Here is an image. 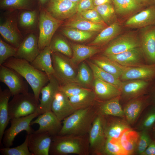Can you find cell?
I'll return each mask as SVG.
<instances>
[{
    "label": "cell",
    "instance_id": "1",
    "mask_svg": "<svg viewBox=\"0 0 155 155\" xmlns=\"http://www.w3.org/2000/svg\"><path fill=\"white\" fill-rule=\"evenodd\" d=\"M98 113L96 104L76 110L63 120L62 128L58 135L83 136L88 134Z\"/></svg>",
    "mask_w": 155,
    "mask_h": 155
},
{
    "label": "cell",
    "instance_id": "2",
    "mask_svg": "<svg viewBox=\"0 0 155 155\" xmlns=\"http://www.w3.org/2000/svg\"><path fill=\"white\" fill-rule=\"evenodd\" d=\"M3 65L15 70L24 78L30 86L36 99L39 102L41 90L49 81L48 75L35 68L28 61L14 57L8 59Z\"/></svg>",
    "mask_w": 155,
    "mask_h": 155
},
{
    "label": "cell",
    "instance_id": "3",
    "mask_svg": "<svg viewBox=\"0 0 155 155\" xmlns=\"http://www.w3.org/2000/svg\"><path fill=\"white\" fill-rule=\"evenodd\" d=\"M49 154L51 155H88L90 154L88 134L52 136Z\"/></svg>",
    "mask_w": 155,
    "mask_h": 155
},
{
    "label": "cell",
    "instance_id": "4",
    "mask_svg": "<svg viewBox=\"0 0 155 155\" xmlns=\"http://www.w3.org/2000/svg\"><path fill=\"white\" fill-rule=\"evenodd\" d=\"M13 97L8 104L10 120L27 116L37 112L39 102L37 101L33 93L28 92Z\"/></svg>",
    "mask_w": 155,
    "mask_h": 155
},
{
    "label": "cell",
    "instance_id": "5",
    "mask_svg": "<svg viewBox=\"0 0 155 155\" xmlns=\"http://www.w3.org/2000/svg\"><path fill=\"white\" fill-rule=\"evenodd\" d=\"M62 23V21L54 18L45 8L41 7L38 17L39 35L38 38L40 51L49 46L54 34Z\"/></svg>",
    "mask_w": 155,
    "mask_h": 155
},
{
    "label": "cell",
    "instance_id": "6",
    "mask_svg": "<svg viewBox=\"0 0 155 155\" xmlns=\"http://www.w3.org/2000/svg\"><path fill=\"white\" fill-rule=\"evenodd\" d=\"M51 57L54 70V75L60 85L75 82L77 73L75 66L71 63L70 59L57 52H53Z\"/></svg>",
    "mask_w": 155,
    "mask_h": 155
},
{
    "label": "cell",
    "instance_id": "7",
    "mask_svg": "<svg viewBox=\"0 0 155 155\" xmlns=\"http://www.w3.org/2000/svg\"><path fill=\"white\" fill-rule=\"evenodd\" d=\"M39 115L36 112L27 116L11 119V125L5 130L2 138V142L4 147H9L11 146L16 137L23 131H26L27 134L33 133L34 131L31 127V123Z\"/></svg>",
    "mask_w": 155,
    "mask_h": 155
},
{
    "label": "cell",
    "instance_id": "8",
    "mask_svg": "<svg viewBox=\"0 0 155 155\" xmlns=\"http://www.w3.org/2000/svg\"><path fill=\"white\" fill-rule=\"evenodd\" d=\"M88 134L90 154L92 155L102 154L106 140L102 115L98 113Z\"/></svg>",
    "mask_w": 155,
    "mask_h": 155
},
{
    "label": "cell",
    "instance_id": "9",
    "mask_svg": "<svg viewBox=\"0 0 155 155\" xmlns=\"http://www.w3.org/2000/svg\"><path fill=\"white\" fill-rule=\"evenodd\" d=\"M15 70L2 65H0V81L8 87L11 96L28 92V83Z\"/></svg>",
    "mask_w": 155,
    "mask_h": 155
},
{
    "label": "cell",
    "instance_id": "10",
    "mask_svg": "<svg viewBox=\"0 0 155 155\" xmlns=\"http://www.w3.org/2000/svg\"><path fill=\"white\" fill-rule=\"evenodd\" d=\"M78 3L70 0H50L45 9L53 17L62 21L78 13Z\"/></svg>",
    "mask_w": 155,
    "mask_h": 155
},
{
    "label": "cell",
    "instance_id": "11",
    "mask_svg": "<svg viewBox=\"0 0 155 155\" xmlns=\"http://www.w3.org/2000/svg\"><path fill=\"white\" fill-rule=\"evenodd\" d=\"M52 136L46 132L35 131L28 134L29 149L33 155H49Z\"/></svg>",
    "mask_w": 155,
    "mask_h": 155
},
{
    "label": "cell",
    "instance_id": "12",
    "mask_svg": "<svg viewBox=\"0 0 155 155\" xmlns=\"http://www.w3.org/2000/svg\"><path fill=\"white\" fill-rule=\"evenodd\" d=\"M0 33L7 43L16 48L24 39L18 28L16 19L12 17H8L1 22Z\"/></svg>",
    "mask_w": 155,
    "mask_h": 155
},
{
    "label": "cell",
    "instance_id": "13",
    "mask_svg": "<svg viewBox=\"0 0 155 155\" xmlns=\"http://www.w3.org/2000/svg\"><path fill=\"white\" fill-rule=\"evenodd\" d=\"M48 83L42 89L41 98L39 99L37 112L40 115L51 111L53 102L56 92L59 89L60 84L54 75L49 77Z\"/></svg>",
    "mask_w": 155,
    "mask_h": 155
},
{
    "label": "cell",
    "instance_id": "14",
    "mask_svg": "<svg viewBox=\"0 0 155 155\" xmlns=\"http://www.w3.org/2000/svg\"><path fill=\"white\" fill-rule=\"evenodd\" d=\"M35 124L39 125L35 132L47 133L52 136L58 135L62 126L61 121L51 111L38 115L37 119L31 121L30 125Z\"/></svg>",
    "mask_w": 155,
    "mask_h": 155
},
{
    "label": "cell",
    "instance_id": "15",
    "mask_svg": "<svg viewBox=\"0 0 155 155\" xmlns=\"http://www.w3.org/2000/svg\"><path fill=\"white\" fill-rule=\"evenodd\" d=\"M141 42L135 36L126 34L120 36L111 43L104 52V56L118 54L140 47Z\"/></svg>",
    "mask_w": 155,
    "mask_h": 155
},
{
    "label": "cell",
    "instance_id": "16",
    "mask_svg": "<svg viewBox=\"0 0 155 155\" xmlns=\"http://www.w3.org/2000/svg\"><path fill=\"white\" fill-rule=\"evenodd\" d=\"M40 52L38 38L34 34L31 33L24 38L17 48L14 57L24 59L30 63Z\"/></svg>",
    "mask_w": 155,
    "mask_h": 155
},
{
    "label": "cell",
    "instance_id": "17",
    "mask_svg": "<svg viewBox=\"0 0 155 155\" xmlns=\"http://www.w3.org/2000/svg\"><path fill=\"white\" fill-rule=\"evenodd\" d=\"M144 55L142 48L140 47L106 56L122 66L135 67L144 65L142 64L143 62Z\"/></svg>",
    "mask_w": 155,
    "mask_h": 155
},
{
    "label": "cell",
    "instance_id": "18",
    "mask_svg": "<svg viewBox=\"0 0 155 155\" xmlns=\"http://www.w3.org/2000/svg\"><path fill=\"white\" fill-rule=\"evenodd\" d=\"M155 78V64L144 65L135 67H125L120 78L123 80H152Z\"/></svg>",
    "mask_w": 155,
    "mask_h": 155
},
{
    "label": "cell",
    "instance_id": "19",
    "mask_svg": "<svg viewBox=\"0 0 155 155\" xmlns=\"http://www.w3.org/2000/svg\"><path fill=\"white\" fill-rule=\"evenodd\" d=\"M151 105L149 96L142 99L135 98L130 100L123 109L125 121L129 125L133 124L145 108Z\"/></svg>",
    "mask_w": 155,
    "mask_h": 155
},
{
    "label": "cell",
    "instance_id": "20",
    "mask_svg": "<svg viewBox=\"0 0 155 155\" xmlns=\"http://www.w3.org/2000/svg\"><path fill=\"white\" fill-rule=\"evenodd\" d=\"M103 116L106 138L119 139L124 131L131 129L125 120L119 118V117L110 115Z\"/></svg>",
    "mask_w": 155,
    "mask_h": 155
},
{
    "label": "cell",
    "instance_id": "21",
    "mask_svg": "<svg viewBox=\"0 0 155 155\" xmlns=\"http://www.w3.org/2000/svg\"><path fill=\"white\" fill-rule=\"evenodd\" d=\"M51 111L61 121L76 110L71 103L68 97L59 88L53 99Z\"/></svg>",
    "mask_w": 155,
    "mask_h": 155
},
{
    "label": "cell",
    "instance_id": "22",
    "mask_svg": "<svg viewBox=\"0 0 155 155\" xmlns=\"http://www.w3.org/2000/svg\"><path fill=\"white\" fill-rule=\"evenodd\" d=\"M92 88L96 99L103 101L108 100L121 94V90L114 85L94 77Z\"/></svg>",
    "mask_w": 155,
    "mask_h": 155
},
{
    "label": "cell",
    "instance_id": "23",
    "mask_svg": "<svg viewBox=\"0 0 155 155\" xmlns=\"http://www.w3.org/2000/svg\"><path fill=\"white\" fill-rule=\"evenodd\" d=\"M135 80L122 83L121 95L125 99L131 100L137 98L142 93L147 92L150 86V81H152Z\"/></svg>",
    "mask_w": 155,
    "mask_h": 155
},
{
    "label": "cell",
    "instance_id": "24",
    "mask_svg": "<svg viewBox=\"0 0 155 155\" xmlns=\"http://www.w3.org/2000/svg\"><path fill=\"white\" fill-rule=\"evenodd\" d=\"M141 45L144 55L150 64H155V27L147 28L142 34Z\"/></svg>",
    "mask_w": 155,
    "mask_h": 155
},
{
    "label": "cell",
    "instance_id": "25",
    "mask_svg": "<svg viewBox=\"0 0 155 155\" xmlns=\"http://www.w3.org/2000/svg\"><path fill=\"white\" fill-rule=\"evenodd\" d=\"M155 24V7H151L131 17L127 21L126 26L140 28Z\"/></svg>",
    "mask_w": 155,
    "mask_h": 155
},
{
    "label": "cell",
    "instance_id": "26",
    "mask_svg": "<svg viewBox=\"0 0 155 155\" xmlns=\"http://www.w3.org/2000/svg\"><path fill=\"white\" fill-rule=\"evenodd\" d=\"M75 15L64 24V27L95 32L101 31L105 28V25L91 22L84 18L80 13H77V15Z\"/></svg>",
    "mask_w": 155,
    "mask_h": 155
},
{
    "label": "cell",
    "instance_id": "27",
    "mask_svg": "<svg viewBox=\"0 0 155 155\" xmlns=\"http://www.w3.org/2000/svg\"><path fill=\"white\" fill-rule=\"evenodd\" d=\"M53 52L49 46L40 51L35 59L30 63L38 70L45 72L49 77L54 75L51 54Z\"/></svg>",
    "mask_w": 155,
    "mask_h": 155
},
{
    "label": "cell",
    "instance_id": "28",
    "mask_svg": "<svg viewBox=\"0 0 155 155\" xmlns=\"http://www.w3.org/2000/svg\"><path fill=\"white\" fill-rule=\"evenodd\" d=\"M11 96L9 89H0V145L5 129L10 119L8 109L9 100Z\"/></svg>",
    "mask_w": 155,
    "mask_h": 155
},
{
    "label": "cell",
    "instance_id": "29",
    "mask_svg": "<svg viewBox=\"0 0 155 155\" xmlns=\"http://www.w3.org/2000/svg\"><path fill=\"white\" fill-rule=\"evenodd\" d=\"M71 48L73 52L72 57L70 58L71 63L75 66L87 59L93 56L100 51L96 46H86L72 44Z\"/></svg>",
    "mask_w": 155,
    "mask_h": 155
},
{
    "label": "cell",
    "instance_id": "30",
    "mask_svg": "<svg viewBox=\"0 0 155 155\" xmlns=\"http://www.w3.org/2000/svg\"><path fill=\"white\" fill-rule=\"evenodd\" d=\"M120 96L96 104L98 113L103 115L125 118L123 109L119 102Z\"/></svg>",
    "mask_w": 155,
    "mask_h": 155
},
{
    "label": "cell",
    "instance_id": "31",
    "mask_svg": "<svg viewBox=\"0 0 155 155\" xmlns=\"http://www.w3.org/2000/svg\"><path fill=\"white\" fill-rule=\"evenodd\" d=\"M69 98L71 103L76 110L93 106L96 104V100L94 91L90 89Z\"/></svg>",
    "mask_w": 155,
    "mask_h": 155
},
{
    "label": "cell",
    "instance_id": "32",
    "mask_svg": "<svg viewBox=\"0 0 155 155\" xmlns=\"http://www.w3.org/2000/svg\"><path fill=\"white\" fill-rule=\"evenodd\" d=\"M91 61L102 69L119 79L120 78L125 67L105 56L95 57L92 59Z\"/></svg>",
    "mask_w": 155,
    "mask_h": 155
},
{
    "label": "cell",
    "instance_id": "33",
    "mask_svg": "<svg viewBox=\"0 0 155 155\" xmlns=\"http://www.w3.org/2000/svg\"><path fill=\"white\" fill-rule=\"evenodd\" d=\"M94 77L88 64L83 61L78 66L75 82L86 88L91 89Z\"/></svg>",
    "mask_w": 155,
    "mask_h": 155
},
{
    "label": "cell",
    "instance_id": "34",
    "mask_svg": "<svg viewBox=\"0 0 155 155\" xmlns=\"http://www.w3.org/2000/svg\"><path fill=\"white\" fill-rule=\"evenodd\" d=\"M139 137V133L131 129L124 131L119 139L121 147L127 155L134 153Z\"/></svg>",
    "mask_w": 155,
    "mask_h": 155
},
{
    "label": "cell",
    "instance_id": "35",
    "mask_svg": "<svg viewBox=\"0 0 155 155\" xmlns=\"http://www.w3.org/2000/svg\"><path fill=\"white\" fill-rule=\"evenodd\" d=\"M121 30L118 24L114 23L102 30L95 38L91 42L90 46H96L104 44L114 38Z\"/></svg>",
    "mask_w": 155,
    "mask_h": 155
},
{
    "label": "cell",
    "instance_id": "36",
    "mask_svg": "<svg viewBox=\"0 0 155 155\" xmlns=\"http://www.w3.org/2000/svg\"><path fill=\"white\" fill-rule=\"evenodd\" d=\"M87 63L92 71L94 77L114 85L121 90L123 82L119 79L102 69L91 61H88Z\"/></svg>",
    "mask_w": 155,
    "mask_h": 155
},
{
    "label": "cell",
    "instance_id": "37",
    "mask_svg": "<svg viewBox=\"0 0 155 155\" xmlns=\"http://www.w3.org/2000/svg\"><path fill=\"white\" fill-rule=\"evenodd\" d=\"M38 18L36 9L25 10L22 12L18 18V24L22 28L31 31L36 27Z\"/></svg>",
    "mask_w": 155,
    "mask_h": 155
},
{
    "label": "cell",
    "instance_id": "38",
    "mask_svg": "<svg viewBox=\"0 0 155 155\" xmlns=\"http://www.w3.org/2000/svg\"><path fill=\"white\" fill-rule=\"evenodd\" d=\"M36 0H1V9L12 11L16 10H32Z\"/></svg>",
    "mask_w": 155,
    "mask_h": 155
},
{
    "label": "cell",
    "instance_id": "39",
    "mask_svg": "<svg viewBox=\"0 0 155 155\" xmlns=\"http://www.w3.org/2000/svg\"><path fill=\"white\" fill-rule=\"evenodd\" d=\"M49 46L53 52L59 53L70 58L72 56L71 48L62 37L57 36L52 39Z\"/></svg>",
    "mask_w": 155,
    "mask_h": 155
},
{
    "label": "cell",
    "instance_id": "40",
    "mask_svg": "<svg viewBox=\"0 0 155 155\" xmlns=\"http://www.w3.org/2000/svg\"><path fill=\"white\" fill-rule=\"evenodd\" d=\"M63 34L69 39L77 42H82L92 37L95 32L84 31L78 29L64 27L62 30Z\"/></svg>",
    "mask_w": 155,
    "mask_h": 155
},
{
    "label": "cell",
    "instance_id": "41",
    "mask_svg": "<svg viewBox=\"0 0 155 155\" xmlns=\"http://www.w3.org/2000/svg\"><path fill=\"white\" fill-rule=\"evenodd\" d=\"M116 12L124 15L131 13L137 9L140 3L137 0H112Z\"/></svg>",
    "mask_w": 155,
    "mask_h": 155
},
{
    "label": "cell",
    "instance_id": "42",
    "mask_svg": "<svg viewBox=\"0 0 155 155\" xmlns=\"http://www.w3.org/2000/svg\"><path fill=\"white\" fill-rule=\"evenodd\" d=\"M151 106L146 110L142 118L137 126V129L140 131H151L155 124V106Z\"/></svg>",
    "mask_w": 155,
    "mask_h": 155
},
{
    "label": "cell",
    "instance_id": "43",
    "mask_svg": "<svg viewBox=\"0 0 155 155\" xmlns=\"http://www.w3.org/2000/svg\"><path fill=\"white\" fill-rule=\"evenodd\" d=\"M28 134L26 136L24 142L21 145L14 148L4 147L0 149L1 154L3 155H33L28 147Z\"/></svg>",
    "mask_w": 155,
    "mask_h": 155
},
{
    "label": "cell",
    "instance_id": "44",
    "mask_svg": "<svg viewBox=\"0 0 155 155\" xmlns=\"http://www.w3.org/2000/svg\"><path fill=\"white\" fill-rule=\"evenodd\" d=\"M127 155L119 143V139L106 138L102 154Z\"/></svg>",
    "mask_w": 155,
    "mask_h": 155
},
{
    "label": "cell",
    "instance_id": "45",
    "mask_svg": "<svg viewBox=\"0 0 155 155\" xmlns=\"http://www.w3.org/2000/svg\"><path fill=\"white\" fill-rule=\"evenodd\" d=\"M138 133L139 137L134 153L141 155L153 139L150 131L142 130Z\"/></svg>",
    "mask_w": 155,
    "mask_h": 155
},
{
    "label": "cell",
    "instance_id": "46",
    "mask_svg": "<svg viewBox=\"0 0 155 155\" xmlns=\"http://www.w3.org/2000/svg\"><path fill=\"white\" fill-rule=\"evenodd\" d=\"M16 48L0 38V65L9 58L14 57L17 51Z\"/></svg>",
    "mask_w": 155,
    "mask_h": 155
},
{
    "label": "cell",
    "instance_id": "47",
    "mask_svg": "<svg viewBox=\"0 0 155 155\" xmlns=\"http://www.w3.org/2000/svg\"><path fill=\"white\" fill-rule=\"evenodd\" d=\"M94 9L99 13L106 24L110 23L113 18L115 9L111 3H107L95 6Z\"/></svg>",
    "mask_w": 155,
    "mask_h": 155
},
{
    "label": "cell",
    "instance_id": "48",
    "mask_svg": "<svg viewBox=\"0 0 155 155\" xmlns=\"http://www.w3.org/2000/svg\"><path fill=\"white\" fill-rule=\"evenodd\" d=\"M60 89L68 98L75 96L88 89L84 88L75 82L60 85Z\"/></svg>",
    "mask_w": 155,
    "mask_h": 155
},
{
    "label": "cell",
    "instance_id": "49",
    "mask_svg": "<svg viewBox=\"0 0 155 155\" xmlns=\"http://www.w3.org/2000/svg\"><path fill=\"white\" fill-rule=\"evenodd\" d=\"M79 13L84 18L93 22L106 25V24L94 9L84 11Z\"/></svg>",
    "mask_w": 155,
    "mask_h": 155
},
{
    "label": "cell",
    "instance_id": "50",
    "mask_svg": "<svg viewBox=\"0 0 155 155\" xmlns=\"http://www.w3.org/2000/svg\"><path fill=\"white\" fill-rule=\"evenodd\" d=\"M94 7L93 0H81L78 3L77 13H80L84 11L94 9Z\"/></svg>",
    "mask_w": 155,
    "mask_h": 155
},
{
    "label": "cell",
    "instance_id": "51",
    "mask_svg": "<svg viewBox=\"0 0 155 155\" xmlns=\"http://www.w3.org/2000/svg\"><path fill=\"white\" fill-rule=\"evenodd\" d=\"M142 155H155V140H153Z\"/></svg>",
    "mask_w": 155,
    "mask_h": 155
},
{
    "label": "cell",
    "instance_id": "52",
    "mask_svg": "<svg viewBox=\"0 0 155 155\" xmlns=\"http://www.w3.org/2000/svg\"><path fill=\"white\" fill-rule=\"evenodd\" d=\"M94 6L107 3H112V0H93Z\"/></svg>",
    "mask_w": 155,
    "mask_h": 155
},
{
    "label": "cell",
    "instance_id": "53",
    "mask_svg": "<svg viewBox=\"0 0 155 155\" xmlns=\"http://www.w3.org/2000/svg\"><path fill=\"white\" fill-rule=\"evenodd\" d=\"M150 93L149 95L151 105L155 106V86L150 90Z\"/></svg>",
    "mask_w": 155,
    "mask_h": 155
},
{
    "label": "cell",
    "instance_id": "54",
    "mask_svg": "<svg viewBox=\"0 0 155 155\" xmlns=\"http://www.w3.org/2000/svg\"><path fill=\"white\" fill-rule=\"evenodd\" d=\"M50 0H37L41 7H44L45 5L48 3Z\"/></svg>",
    "mask_w": 155,
    "mask_h": 155
},
{
    "label": "cell",
    "instance_id": "55",
    "mask_svg": "<svg viewBox=\"0 0 155 155\" xmlns=\"http://www.w3.org/2000/svg\"><path fill=\"white\" fill-rule=\"evenodd\" d=\"M151 133L153 140H155V124L151 129Z\"/></svg>",
    "mask_w": 155,
    "mask_h": 155
},
{
    "label": "cell",
    "instance_id": "56",
    "mask_svg": "<svg viewBox=\"0 0 155 155\" xmlns=\"http://www.w3.org/2000/svg\"><path fill=\"white\" fill-rule=\"evenodd\" d=\"M140 3H145L146 2L148 1L149 0H137Z\"/></svg>",
    "mask_w": 155,
    "mask_h": 155
},
{
    "label": "cell",
    "instance_id": "57",
    "mask_svg": "<svg viewBox=\"0 0 155 155\" xmlns=\"http://www.w3.org/2000/svg\"><path fill=\"white\" fill-rule=\"evenodd\" d=\"M70 1L78 3L81 0H70Z\"/></svg>",
    "mask_w": 155,
    "mask_h": 155
}]
</instances>
